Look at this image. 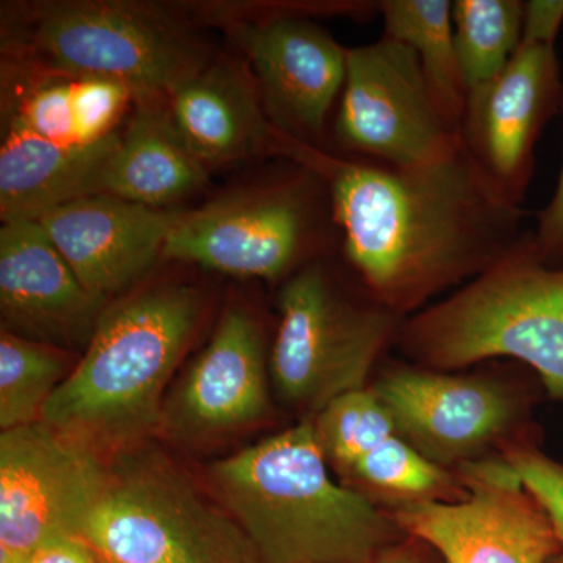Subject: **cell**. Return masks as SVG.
I'll return each instance as SVG.
<instances>
[{
  "instance_id": "5b68a950",
  "label": "cell",
  "mask_w": 563,
  "mask_h": 563,
  "mask_svg": "<svg viewBox=\"0 0 563 563\" xmlns=\"http://www.w3.org/2000/svg\"><path fill=\"white\" fill-rule=\"evenodd\" d=\"M406 318L368 291L342 290L324 261L284 282L269 377L282 401L313 420L346 393L372 385Z\"/></svg>"
},
{
  "instance_id": "52a82bcc",
  "label": "cell",
  "mask_w": 563,
  "mask_h": 563,
  "mask_svg": "<svg viewBox=\"0 0 563 563\" xmlns=\"http://www.w3.org/2000/svg\"><path fill=\"white\" fill-rule=\"evenodd\" d=\"M81 539L107 563H261L231 515L161 457L110 470Z\"/></svg>"
},
{
  "instance_id": "7402d4cb",
  "label": "cell",
  "mask_w": 563,
  "mask_h": 563,
  "mask_svg": "<svg viewBox=\"0 0 563 563\" xmlns=\"http://www.w3.org/2000/svg\"><path fill=\"white\" fill-rule=\"evenodd\" d=\"M379 14L384 21V36L413 51L433 101L444 120L461 132L468 91L455 49L453 2L383 0Z\"/></svg>"
},
{
  "instance_id": "83f0119b",
  "label": "cell",
  "mask_w": 563,
  "mask_h": 563,
  "mask_svg": "<svg viewBox=\"0 0 563 563\" xmlns=\"http://www.w3.org/2000/svg\"><path fill=\"white\" fill-rule=\"evenodd\" d=\"M24 563H98V555L80 537H58L36 548Z\"/></svg>"
},
{
  "instance_id": "ac0fdd59",
  "label": "cell",
  "mask_w": 563,
  "mask_h": 563,
  "mask_svg": "<svg viewBox=\"0 0 563 563\" xmlns=\"http://www.w3.org/2000/svg\"><path fill=\"white\" fill-rule=\"evenodd\" d=\"M269 354L261 321L233 307L163 409L188 435L235 431L269 412Z\"/></svg>"
},
{
  "instance_id": "4316f807",
  "label": "cell",
  "mask_w": 563,
  "mask_h": 563,
  "mask_svg": "<svg viewBox=\"0 0 563 563\" xmlns=\"http://www.w3.org/2000/svg\"><path fill=\"white\" fill-rule=\"evenodd\" d=\"M563 24V0H529L525 2L521 43L554 46Z\"/></svg>"
},
{
  "instance_id": "8fae6325",
  "label": "cell",
  "mask_w": 563,
  "mask_h": 563,
  "mask_svg": "<svg viewBox=\"0 0 563 563\" xmlns=\"http://www.w3.org/2000/svg\"><path fill=\"white\" fill-rule=\"evenodd\" d=\"M332 136L350 157L401 168L448 161L463 147L461 132L433 101L413 51L384 35L347 49Z\"/></svg>"
},
{
  "instance_id": "cb8c5ba5",
  "label": "cell",
  "mask_w": 563,
  "mask_h": 563,
  "mask_svg": "<svg viewBox=\"0 0 563 563\" xmlns=\"http://www.w3.org/2000/svg\"><path fill=\"white\" fill-rule=\"evenodd\" d=\"M69 351L9 331L0 333V429L41 421L44 407L68 377Z\"/></svg>"
},
{
  "instance_id": "ba28073f",
  "label": "cell",
  "mask_w": 563,
  "mask_h": 563,
  "mask_svg": "<svg viewBox=\"0 0 563 563\" xmlns=\"http://www.w3.org/2000/svg\"><path fill=\"white\" fill-rule=\"evenodd\" d=\"M325 213H333L328 185L299 163L290 177L179 213L163 257L231 276L290 279L321 261Z\"/></svg>"
},
{
  "instance_id": "9a60e30c",
  "label": "cell",
  "mask_w": 563,
  "mask_h": 563,
  "mask_svg": "<svg viewBox=\"0 0 563 563\" xmlns=\"http://www.w3.org/2000/svg\"><path fill=\"white\" fill-rule=\"evenodd\" d=\"M563 101L554 46L521 43L512 60L466 101L462 146L510 201L523 206L536 146Z\"/></svg>"
},
{
  "instance_id": "2e32d148",
  "label": "cell",
  "mask_w": 563,
  "mask_h": 563,
  "mask_svg": "<svg viewBox=\"0 0 563 563\" xmlns=\"http://www.w3.org/2000/svg\"><path fill=\"white\" fill-rule=\"evenodd\" d=\"M107 306L81 284L38 221L3 222L2 331L66 351L87 347Z\"/></svg>"
},
{
  "instance_id": "6da1fadb",
  "label": "cell",
  "mask_w": 563,
  "mask_h": 563,
  "mask_svg": "<svg viewBox=\"0 0 563 563\" xmlns=\"http://www.w3.org/2000/svg\"><path fill=\"white\" fill-rule=\"evenodd\" d=\"M328 185L344 261L366 291L407 318L479 276L523 240V206L466 151L432 165H385L296 144Z\"/></svg>"
},
{
  "instance_id": "7a4b0ae2",
  "label": "cell",
  "mask_w": 563,
  "mask_h": 563,
  "mask_svg": "<svg viewBox=\"0 0 563 563\" xmlns=\"http://www.w3.org/2000/svg\"><path fill=\"white\" fill-rule=\"evenodd\" d=\"M312 420L210 466V483L261 563H373L406 533L340 481Z\"/></svg>"
},
{
  "instance_id": "e0dca14e",
  "label": "cell",
  "mask_w": 563,
  "mask_h": 563,
  "mask_svg": "<svg viewBox=\"0 0 563 563\" xmlns=\"http://www.w3.org/2000/svg\"><path fill=\"white\" fill-rule=\"evenodd\" d=\"M179 213L95 195L57 207L38 222L81 284L109 301L163 257Z\"/></svg>"
},
{
  "instance_id": "f1b7e54d",
  "label": "cell",
  "mask_w": 563,
  "mask_h": 563,
  "mask_svg": "<svg viewBox=\"0 0 563 563\" xmlns=\"http://www.w3.org/2000/svg\"><path fill=\"white\" fill-rule=\"evenodd\" d=\"M373 563H443L439 554L429 544L404 536L399 542L393 543L387 550L377 555Z\"/></svg>"
},
{
  "instance_id": "8992f818",
  "label": "cell",
  "mask_w": 563,
  "mask_h": 563,
  "mask_svg": "<svg viewBox=\"0 0 563 563\" xmlns=\"http://www.w3.org/2000/svg\"><path fill=\"white\" fill-rule=\"evenodd\" d=\"M21 36L22 49L46 73L118 81L139 99L166 98L210 62L187 22L150 3H33Z\"/></svg>"
},
{
  "instance_id": "4fadbf2b",
  "label": "cell",
  "mask_w": 563,
  "mask_h": 563,
  "mask_svg": "<svg viewBox=\"0 0 563 563\" xmlns=\"http://www.w3.org/2000/svg\"><path fill=\"white\" fill-rule=\"evenodd\" d=\"M465 496L388 512L443 563H548L563 553L543 507L501 455L455 472Z\"/></svg>"
},
{
  "instance_id": "d4e9b609",
  "label": "cell",
  "mask_w": 563,
  "mask_h": 563,
  "mask_svg": "<svg viewBox=\"0 0 563 563\" xmlns=\"http://www.w3.org/2000/svg\"><path fill=\"white\" fill-rule=\"evenodd\" d=\"M501 457L543 507L563 548V463L544 453L537 433L507 444Z\"/></svg>"
},
{
  "instance_id": "4dcf8cb0",
  "label": "cell",
  "mask_w": 563,
  "mask_h": 563,
  "mask_svg": "<svg viewBox=\"0 0 563 563\" xmlns=\"http://www.w3.org/2000/svg\"><path fill=\"white\" fill-rule=\"evenodd\" d=\"M98 563H107V562H103L102 559L98 558Z\"/></svg>"
},
{
  "instance_id": "30bf717a",
  "label": "cell",
  "mask_w": 563,
  "mask_h": 563,
  "mask_svg": "<svg viewBox=\"0 0 563 563\" xmlns=\"http://www.w3.org/2000/svg\"><path fill=\"white\" fill-rule=\"evenodd\" d=\"M372 20L379 2L292 3L261 16L228 20L225 31L246 55L266 118L280 135L322 150L329 114L342 95L347 49L313 16Z\"/></svg>"
},
{
  "instance_id": "7c38bea8",
  "label": "cell",
  "mask_w": 563,
  "mask_h": 563,
  "mask_svg": "<svg viewBox=\"0 0 563 563\" xmlns=\"http://www.w3.org/2000/svg\"><path fill=\"white\" fill-rule=\"evenodd\" d=\"M110 470L99 451L46 422L0 433V563H24L58 537H80Z\"/></svg>"
},
{
  "instance_id": "603a6c76",
  "label": "cell",
  "mask_w": 563,
  "mask_h": 563,
  "mask_svg": "<svg viewBox=\"0 0 563 563\" xmlns=\"http://www.w3.org/2000/svg\"><path fill=\"white\" fill-rule=\"evenodd\" d=\"M523 21L520 0H454L455 49L468 96L490 84L512 60Z\"/></svg>"
},
{
  "instance_id": "d6986e66",
  "label": "cell",
  "mask_w": 563,
  "mask_h": 563,
  "mask_svg": "<svg viewBox=\"0 0 563 563\" xmlns=\"http://www.w3.org/2000/svg\"><path fill=\"white\" fill-rule=\"evenodd\" d=\"M165 101L181 140L207 168L262 154L287 157L288 139L266 118L251 74L231 63H207Z\"/></svg>"
},
{
  "instance_id": "ffe728a7",
  "label": "cell",
  "mask_w": 563,
  "mask_h": 563,
  "mask_svg": "<svg viewBox=\"0 0 563 563\" xmlns=\"http://www.w3.org/2000/svg\"><path fill=\"white\" fill-rule=\"evenodd\" d=\"M121 131L90 146H62L7 118L0 146V218L38 221L76 199L101 195Z\"/></svg>"
},
{
  "instance_id": "3957f363",
  "label": "cell",
  "mask_w": 563,
  "mask_h": 563,
  "mask_svg": "<svg viewBox=\"0 0 563 563\" xmlns=\"http://www.w3.org/2000/svg\"><path fill=\"white\" fill-rule=\"evenodd\" d=\"M201 317V295L185 285L151 288L107 307L41 421L98 451L146 435L162 421L166 385Z\"/></svg>"
},
{
  "instance_id": "5bb4252c",
  "label": "cell",
  "mask_w": 563,
  "mask_h": 563,
  "mask_svg": "<svg viewBox=\"0 0 563 563\" xmlns=\"http://www.w3.org/2000/svg\"><path fill=\"white\" fill-rule=\"evenodd\" d=\"M312 421L331 472L385 514L465 496L457 474L433 465L404 439L372 387L340 396Z\"/></svg>"
},
{
  "instance_id": "277c9868",
  "label": "cell",
  "mask_w": 563,
  "mask_h": 563,
  "mask_svg": "<svg viewBox=\"0 0 563 563\" xmlns=\"http://www.w3.org/2000/svg\"><path fill=\"white\" fill-rule=\"evenodd\" d=\"M404 361L465 372L479 363H525L563 406V266L543 262L529 231L501 261L402 321Z\"/></svg>"
},
{
  "instance_id": "484cf974",
  "label": "cell",
  "mask_w": 563,
  "mask_h": 563,
  "mask_svg": "<svg viewBox=\"0 0 563 563\" xmlns=\"http://www.w3.org/2000/svg\"><path fill=\"white\" fill-rule=\"evenodd\" d=\"M533 240L544 263L555 268L563 266V163L558 188L550 203L539 213Z\"/></svg>"
},
{
  "instance_id": "44dd1931",
  "label": "cell",
  "mask_w": 563,
  "mask_h": 563,
  "mask_svg": "<svg viewBox=\"0 0 563 563\" xmlns=\"http://www.w3.org/2000/svg\"><path fill=\"white\" fill-rule=\"evenodd\" d=\"M101 181V195L161 209L201 190L209 168L181 140L165 98L136 99Z\"/></svg>"
},
{
  "instance_id": "9c48e42d",
  "label": "cell",
  "mask_w": 563,
  "mask_h": 563,
  "mask_svg": "<svg viewBox=\"0 0 563 563\" xmlns=\"http://www.w3.org/2000/svg\"><path fill=\"white\" fill-rule=\"evenodd\" d=\"M377 372L369 387L396 429L446 472L498 457L507 444L537 433L531 415L539 393L526 385L407 361L388 362Z\"/></svg>"
},
{
  "instance_id": "f546056e",
  "label": "cell",
  "mask_w": 563,
  "mask_h": 563,
  "mask_svg": "<svg viewBox=\"0 0 563 563\" xmlns=\"http://www.w3.org/2000/svg\"><path fill=\"white\" fill-rule=\"evenodd\" d=\"M548 563H563V553L555 555V558L551 559Z\"/></svg>"
}]
</instances>
